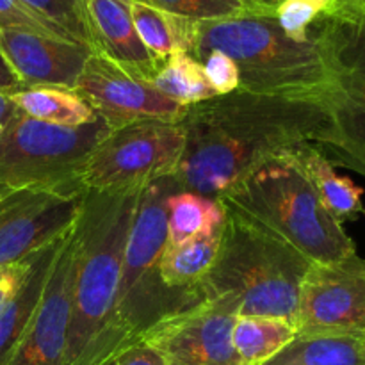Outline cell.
<instances>
[{
    "label": "cell",
    "mask_w": 365,
    "mask_h": 365,
    "mask_svg": "<svg viewBox=\"0 0 365 365\" xmlns=\"http://www.w3.org/2000/svg\"><path fill=\"white\" fill-rule=\"evenodd\" d=\"M291 155L305 171L309 180L316 187L321 202L335 220L344 223L346 220H351L362 212L364 189L359 187L351 178L337 175L335 166L319 146L305 143L291 148Z\"/></svg>",
    "instance_id": "ac0fdd59"
},
{
    "label": "cell",
    "mask_w": 365,
    "mask_h": 365,
    "mask_svg": "<svg viewBox=\"0 0 365 365\" xmlns=\"http://www.w3.org/2000/svg\"><path fill=\"white\" fill-rule=\"evenodd\" d=\"M86 192L81 178L7 192L0 202V269L63 237L77 223Z\"/></svg>",
    "instance_id": "30bf717a"
},
{
    "label": "cell",
    "mask_w": 365,
    "mask_h": 365,
    "mask_svg": "<svg viewBox=\"0 0 365 365\" xmlns=\"http://www.w3.org/2000/svg\"><path fill=\"white\" fill-rule=\"evenodd\" d=\"M217 202L259 221L312 264H335L356 253L355 242L328 212L291 148L259 164Z\"/></svg>",
    "instance_id": "277c9868"
},
{
    "label": "cell",
    "mask_w": 365,
    "mask_h": 365,
    "mask_svg": "<svg viewBox=\"0 0 365 365\" xmlns=\"http://www.w3.org/2000/svg\"><path fill=\"white\" fill-rule=\"evenodd\" d=\"M0 27H20L38 32V34L68 39L63 32L53 29L52 25L45 24L43 20H39L36 14H32L20 0H0Z\"/></svg>",
    "instance_id": "f546056e"
},
{
    "label": "cell",
    "mask_w": 365,
    "mask_h": 365,
    "mask_svg": "<svg viewBox=\"0 0 365 365\" xmlns=\"http://www.w3.org/2000/svg\"><path fill=\"white\" fill-rule=\"evenodd\" d=\"M212 50L235 61L242 91L323 102L328 71L319 48L289 38L277 18L241 13L198 21L191 56L200 61Z\"/></svg>",
    "instance_id": "5b68a950"
},
{
    "label": "cell",
    "mask_w": 365,
    "mask_h": 365,
    "mask_svg": "<svg viewBox=\"0 0 365 365\" xmlns=\"http://www.w3.org/2000/svg\"><path fill=\"white\" fill-rule=\"evenodd\" d=\"M285 0H239L242 11L253 16H273Z\"/></svg>",
    "instance_id": "e575fe53"
},
{
    "label": "cell",
    "mask_w": 365,
    "mask_h": 365,
    "mask_svg": "<svg viewBox=\"0 0 365 365\" xmlns=\"http://www.w3.org/2000/svg\"><path fill=\"white\" fill-rule=\"evenodd\" d=\"M14 106L27 116L59 127H81L96 118L75 91L59 88H29L11 93Z\"/></svg>",
    "instance_id": "603a6c76"
},
{
    "label": "cell",
    "mask_w": 365,
    "mask_h": 365,
    "mask_svg": "<svg viewBox=\"0 0 365 365\" xmlns=\"http://www.w3.org/2000/svg\"><path fill=\"white\" fill-rule=\"evenodd\" d=\"M73 253L75 225L53 260L38 310L7 365H63L70 324Z\"/></svg>",
    "instance_id": "5bb4252c"
},
{
    "label": "cell",
    "mask_w": 365,
    "mask_h": 365,
    "mask_svg": "<svg viewBox=\"0 0 365 365\" xmlns=\"http://www.w3.org/2000/svg\"><path fill=\"white\" fill-rule=\"evenodd\" d=\"M298 337H364L365 260L312 264L299 289L294 319Z\"/></svg>",
    "instance_id": "8fae6325"
},
{
    "label": "cell",
    "mask_w": 365,
    "mask_h": 365,
    "mask_svg": "<svg viewBox=\"0 0 365 365\" xmlns=\"http://www.w3.org/2000/svg\"><path fill=\"white\" fill-rule=\"evenodd\" d=\"M18 110L20 109L13 103L11 95H7V93H0V130L6 127L7 121H9Z\"/></svg>",
    "instance_id": "d590c367"
},
{
    "label": "cell",
    "mask_w": 365,
    "mask_h": 365,
    "mask_svg": "<svg viewBox=\"0 0 365 365\" xmlns=\"http://www.w3.org/2000/svg\"><path fill=\"white\" fill-rule=\"evenodd\" d=\"M184 152L173 175L180 191L217 200L264 160L312 143L330 145L323 102L237 89L185 107Z\"/></svg>",
    "instance_id": "6da1fadb"
},
{
    "label": "cell",
    "mask_w": 365,
    "mask_h": 365,
    "mask_svg": "<svg viewBox=\"0 0 365 365\" xmlns=\"http://www.w3.org/2000/svg\"><path fill=\"white\" fill-rule=\"evenodd\" d=\"M180 121L141 120L110 128L81 173L88 191H132L173 177L184 152Z\"/></svg>",
    "instance_id": "9c48e42d"
},
{
    "label": "cell",
    "mask_w": 365,
    "mask_h": 365,
    "mask_svg": "<svg viewBox=\"0 0 365 365\" xmlns=\"http://www.w3.org/2000/svg\"><path fill=\"white\" fill-rule=\"evenodd\" d=\"M150 82L163 95L184 107L207 102V100L217 96L212 84L207 78L203 64L187 52H177L168 56L157 68Z\"/></svg>",
    "instance_id": "cb8c5ba5"
},
{
    "label": "cell",
    "mask_w": 365,
    "mask_h": 365,
    "mask_svg": "<svg viewBox=\"0 0 365 365\" xmlns=\"http://www.w3.org/2000/svg\"><path fill=\"white\" fill-rule=\"evenodd\" d=\"M200 63L203 64L207 78L210 81L217 96L237 91L239 84H241V75H239V68L234 59L225 56L223 52L212 50V52L205 53Z\"/></svg>",
    "instance_id": "f1b7e54d"
},
{
    "label": "cell",
    "mask_w": 365,
    "mask_h": 365,
    "mask_svg": "<svg viewBox=\"0 0 365 365\" xmlns=\"http://www.w3.org/2000/svg\"><path fill=\"white\" fill-rule=\"evenodd\" d=\"M225 210L216 262L200 284L203 296L232 303L239 316L280 317L294 324L299 289L312 262L253 217Z\"/></svg>",
    "instance_id": "3957f363"
},
{
    "label": "cell",
    "mask_w": 365,
    "mask_h": 365,
    "mask_svg": "<svg viewBox=\"0 0 365 365\" xmlns=\"http://www.w3.org/2000/svg\"><path fill=\"white\" fill-rule=\"evenodd\" d=\"M103 365H118L116 364V359H113V360H109V362H106Z\"/></svg>",
    "instance_id": "74e56055"
},
{
    "label": "cell",
    "mask_w": 365,
    "mask_h": 365,
    "mask_svg": "<svg viewBox=\"0 0 365 365\" xmlns=\"http://www.w3.org/2000/svg\"><path fill=\"white\" fill-rule=\"evenodd\" d=\"M262 365H364L360 337H296Z\"/></svg>",
    "instance_id": "d4e9b609"
},
{
    "label": "cell",
    "mask_w": 365,
    "mask_h": 365,
    "mask_svg": "<svg viewBox=\"0 0 365 365\" xmlns=\"http://www.w3.org/2000/svg\"><path fill=\"white\" fill-rule=\"evenodd\" d=\"M32 14L63 32L70 41L91 48L86 25L84 0H20Z\"/></svg>",
    "instance_id": "484cf974"
},
{
    "label": "cell",
    "mask_w": 365,
    "mask_h": 365,
    "mask_svg": "<svg viewBox=\"0 0 365 365\" xmlns=\"http://www.w3.org/2000/svg\"><path fill=\"white\" fill-rule=\"evenodd\" d=\"M68 232L52 245L45 246L25 259L24 277L4 309L0 310V365L9 364L11 356L24 339L41 302L50 269Z\"/></svg>",
    "instance_id": "e0dca14e"
},
{
    "label": "cell",
    "mask_w": 365,
    "mask_h": 365,
    "mask_svg": "<svg viewBox=\"0 0 365 365\" xmlns=\"http://www.w3.org/2000/svg\"><path fill=\"white\" fill-rule=\"evenodd\" d=\"M298 337L296 327L280 317L239 316L232 331L241 365H262Z\"/></svg>",
    "instance_id": "44dd1931"
},
{
    "label": "cell",
    "mask_w": 365,
    "mask_h": 365,
    "mask_svg": "<svg viewBox=\"0 0 365 365\" xmlns=\"http://www.w3.org/2000/svg\"><path fill=\"white\" fill-rule=\"evenodd\" d=\"M323 152L334 166L355 170L356 173L365 177V145L351 150V152H327V150H323Z\"/></svg>",
    "instance_id": "1f68e13d"
},
{
    "label": "cell",
    "mask_w": 365,
    "mask_h": 365,
    "mask_svg": "<svg viewBox=\"0 0 365 365\" xmlns=\"http://www.w3.org/2000/svg\"><path fill=\"white\" fill-rule=\"evenodd\" d=\"M143 189L88 191L75 223L73 284L63 365H103L134 344L116 324V298Z\"/></svg>",
    "instance_id": "7a4b0ae2"
},
{
    "label": "cell",
    "mask_w": 365,
    "mask_h": 365,
    "mask_svg": "<svg viewBox=\"0 0 365 365\" xmlns=\"http://www.w3.org/2000/svg\"><path fill=\"white\" fill-rule=\"evenodd\" d=\"M360 342H362V349H364V365H365V335L360 337Z\"/></svg>",
    "instance_id": "8d00e7d4"
},
{
    "label": "cell",
    "mask_w": 365,
    "mask_h": 365,
    "mask_svg": "<svg viewBox=\"0 0 365 365\" xmlns=\"http://www.w3.org/2000/svg\"><path fill=\"white\" fill-rule=\"evenodd\" d=\"M328 71L323 106L331 118L327 152L365 145V0H330L309 31Z\"/></svg>",
    "instance_id": "52a82bcc"
},
{
    "label": "cell",
    "mask_w": 365,
    "mask_h": 365,
    "mask_svg": "<svg viewBox=\"0 0 365 365\" xmlns=\"http://www.w3.org/2000/svg\"><path fill=\"white\" fill-rule=\"evenodd\" d=\"M168 245L177 246L223 228L225 210L217 200L191 191H173L166 198Z\"/></svg>",
    "instance_id": "ffe728a7"
},
{
    "label": "cell",
    "mask_w": 365,
    "mask_h": 365,
    "mask_svg": "<svg viewBox=\"0 0 365 365\" xmlns=\"http://www.w3.org/2000/svg\"><path fill=\"white\" fill-rule=\"evenodd\" d=\"M239 314L225 299H203L150 327L139 341L155 349L164 365H241L232 331Z\"/></svg>",
    "instance_id": "7c38bea8"
},
{
    "label": "cell",
    "mask_w": 365,
    "mask_h": 365,
    "mask_svg": "<svg viewBox=\"0 0 365 365\" xmlns=\"http://www.w3.org/2000/svg\"><path fill=\"white\" fill-rule=\"evenodd\" d=\"M21 89H25L24 82L18 78V75L14 73L13 68L9 66L6 57H4L2 52H0V93H7V95H11V93L21 91Z\"/></svg>",
    "instance_id": "836d02e7"
},
{
    "label": "cell",
    "mask_w": 365,
    "mask_h": 365,
    "mask_svg": "<svg viewBox=\"0 0 365 365\" xmlns=\"http://www.w3.org/2000/svg\"><path fill=\"white\" fill-rule=\"evenodd\" d=\"M24 271H25V260L24 262L16 264V266L0 269V310L4 309V305H6L7 299L11 298L14 289L18 287L21 277H24Z\"/></svg>",
    "instance_id": "d6a6232c"
},
{
    "label": "cell",
    "mask_w": 365,
    "mask_h": 365,
    "mask_svg": "<svg viewBox=\"0 0 365 365\" xmlns=\"http://www.w3.org/2000/svg\"><path fill=\"white\" fill-rule=\"evenodd\" d=\"M135 2L148 4L166 13L191 18L196 21L217 20V18L245 13L239 0H135Z\"/></svg>",
    "instance_id": "83f0119b"
},
{
    "label": "cell",
    "mask_w": 365,
    "mask_h": 365,
    "mask_svg": "<svg viewBox=\"0 0 365 365\" xmlns=\"http://www.w3.org/2000/svg\"><path fill=\"white\" fill-rule=\"evenodd\" d=\"M118 365H164L163 359L155 349L146 346L145 342L138 341L125 348L120 355L116 356Z\"/></svg>",
    "instance_id": "4dcf8cb0"
},
{
    "label": "cell",
    "mask_w": 365,
    "mask_h": 365,
    "mask_svg": "<svg viewBox=\"0 0 365 365\" xmlns=\"http://www.w3.org/2000/svg\"><path fill=\"white\" fill-rule=\"evenodd\" d=\"M0 52L29 88L73 91L93 50L81 43L38 34L20 27H0Z\"/></svg>",
    "instance_id": "9a60e30c"
},
{
    "label": "cell",
    "mask_w": 365,
    "mask_h": 365,
    "mask_svg": "<svg viewBox=\"0 0 365 365\" xmlns=\"http://www.w3.org/2000/svg\"><path fill=\"white\" fill-rule=\"evenodd\" d=\"M110 128L141 120L180 121L185 107L139 75L93 52L73 89Z\"/></svg>",
    "instance_id": "4fadbf2b"
},
{
    "label": "cell",
    "mask_w": 365,
    "mask_h": 365,
    "mask_svg": "<svg viewBox=\"0 0 365 365\" xmlns=\"http://www.w3.org/2000/svg\"><path fill=\"white\" fill-rule=\"evenodd\" d=\"M223 230V228H221ZM221 230L189 239L182 245H166L160 260V277L170 289H196L216 262Z\"/></svg>",
    "instance_id": "7402d4cb"
},
{
    "label": "cell",
    "mask_w": 365,
    "mask_h": 365,
    "mask_svg": "<svg viewBox=\"0 0 365 365\" xmlns=\"http://www.w3.org/2000/svg\"><path fill=\"white\" fill-rule=\"evenodd\" d=\"M109 132L100 116L81 127H59L18 110L0 130V192L78 180Z\"/></svg>",
    "instance_id": "ba28073f"
},
{
    "label": "cell",
    "mask_w": 365,
    "mask_h": 365,
    "mask_svg": "<svg viewBox=\"0 0 365 365\" xmlns=\"http://www.w3.org/2000/svg\"><path fill=\"white\" fill-rule=\"evenodd\" d=\"M330 0H285L274 13L282 31L296 41H310L309 31Z\"/></svg>",
    "instance_id": "4316f807"
},
{
    "label": "cell",
    "mask_w": 365,
    "mask_h": 365,
    "mask_svg": "<svg viewBox=\"0 0 365 365\" xmlns=\"http://www.w3.org/2000/svg\"><path fill=\"white\" fill-rule=\"evenodd\" d=\"M130 4L132 0H84L91 50L150 81L163 61L153 59L139 39Z\"/></svg>",
    "instance_id": "2e32d148"
},
{
    "label": "cell",
    "mask_w": 365,
    "mask_h": 365,
    "mask_svg": "<svg viewBox=\"0 0 365 365\" xmlns=\"http://www.w3.org/2000/svg\"><path fill=\"white\" fill-rule=\"evenodd\" d=\"M130 11L135 32L153 59L164 61L177 52L191 53L198 21L135 0H132Z\"/></svg>",
    "instance_id": "d6986e66"
},
{
    "label": "cell",
    "mask_w": 365,
    "mask_h": 365,
    "mask_svg": "<svg viewBox=\"0 0 365 365\" xmlns=\"http://www.w3.org/2000/svg\"><path fill=\"white\" fill-rule=\"evenodd\" d=\"M173 191H178L173 177L146 185L128 232L114 316L118 327L134 342L163 317L205 299L202 287L177 291L160 277V260L168 245L166 198Z\"/></svg>",
    "instance_id": "8992f818"
}]
</instances>
